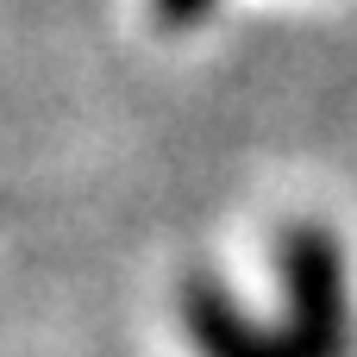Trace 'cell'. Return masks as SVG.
Listing matches in <instances>:
<instances>
[{"mask_svg":"<svg viewBox=\"0 0 357 357\" xmlns=\"http://www.w3.org/2000/svg\"><path fill=\"white\" fill-rule=\"evenodd\" d=\"M176 307H182L188 345L201 357H301L295 351V333H289L282 320H276V326L251 320L213 276H188L182 295H176Z\"/></svg>","mask_w":357,"mask_h":357,"instance_id":"2","label":"cell"},{"mask_svg":"<svg viewBox=\"0 0 357 357\" xmlns=\"http://www.w3.org/2000/svg\"><path fill=\"white\" fill-rule=\"evenodd\" d=\"M151 6H157V19H163V25H176V31L213 13V0H151Z\"/></svg>","mask_w":357,"mask_h":357,"instance_id":"3","label":"cell"},{"mask_svg":"<svg viewBox=\"0 0 357 357\" xmlns=\"http://www.w3.org/2000/svg\"><path fill=\"white\" fill-rule=\"evenodd\" d=\"M276 270H282V326L295 333V351L351 357V289L339 238L314 220H295L276 238Z\"/></svg>","mask_w":357,"mask_h":357,"instance_id":"1","label":"cell"}]
</instances>
